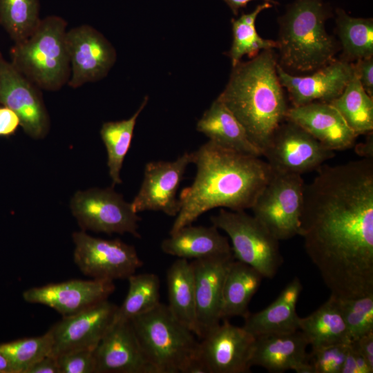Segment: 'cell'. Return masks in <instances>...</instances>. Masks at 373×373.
<instances>
[{
	"label": "cell",
	"instance_id": "obj_20",
	"mask_svg": "<svg viewBox=\"0 0 373 373\" xmlns=\"http://www.w3.org/2000/svg\"><path fill=\"white\" fill-rule=\"evenodd\" d=\"M96 373H155L130 321L113 324L95 349Z\"/></svg>",
	"mask_w": 373,
	"mask_h": 373
},
{
	"label": "cell",
	"instance_id": "obj_1",
	"mask_svg": "<svg viewBox=\"0 0 373 373\" xmlns=\"http://www.w3.org/2000/svg\"><path fill=\"white\" fill-rule=\"evenodd\" d=\"M298 235L324 279L344 282L373 269V159L322 165L305 184Z\"/></svg>",
	"mask_w": 373,
	"mask_h": 373
},
{
	"label": "cell",
	"instance_id": "obj_6",
	"mask_svg": "<svg viewBox=\"0 0 373 373\" xmlns=\"http://www.w3.org/2000/svg\"><path fill=\"white\" fill-rule=\"evenodd\" d=\"M155 373H186L198 358L196 335L178 321L167 305L157 304L130 320Z\"/></svg>",
	"mask_w": 373,
	"mask_h": 373
},
{
	"label": "cell",
	"instance_id": "obj_29",
	"mask_svg": "<svg viewBox=\"0 0 373 373\" xmlns=\"http://www.w3.org/2000/svg\"><path fill=\"white\" fill-rule=\"evenodd\" d=\"M335 14L343 50L341 59L353 63L373 57V19L351 17L341 8L335 9Z\"/></svg>",
	"mask_w": 373,
	"mask_h": 373
},
{
	"label": "cell",
	"instance_id": "obj_36",
	"mask_svg": "<svg viewBox=\"0 0 373 373\" xmlns=\"http://www.w3.org/2000/svg\"><path fill=\"white\" fill-rule=\"evenodd\" d=\"M339 300L351 341L373 332V294Z\"/></svg>",
	"mask_w": 373,
	"mask_h": 373
},
{
	"label": "cell",
	"instance_id": "obj_43",
	"mask_svg": "<svg viewBox=\"0 0 373 373\" xmlns=\"http://www.w3.org/2000/svg\"><path fill=\"white\" fill-rule=\"evenodd\" d=\"M26 373H59L57 358L48 355L33 364Z\"/></svg>",
	"mask_w": 373,
	"mask_h": 373
},
{
	"label": "cell",
	"instance_id": "obj_33",
	"mask_svg": "<svg viewBox=\"0 0 373 373\" xmlns=\"http://www.w3.org/2000/svg\"><path fill=\"white\" fill-rule=\"evenodd\" d=\"M127 279L128 292L122 305L117 307L113 324L130 321L160 303V282L157 275L134 274Z\"/></svg>",
	"mask_w": 373,
	"mask_h": 373
},
{
	"label": "cell",
	"instance_id": "obj_46",
	"mask_svg": "<svg viewBox=\"0 0 373 373\" xmlns=\"http://www.w3.org/2000/svg\"><path fill=\"white\" fill-rule=\"evenodd\" d=\"M0 373H15L9 360L0 352Z\"/></svg>",
	"mask_w": 373,
	"mask_h": 373
},
{
	"label": "cell",
	"instance_id": "obj_3",
	"mask_svg": "<svg viewBox=\"0 0 373 373\" xmlns=\"http://www.w3.org/2000/svg\"><path fill=\"white\" fill-rule=\"evenodd\" d=\"M274 49L232 67L218 99L242 125L251 142L262 153L288 110Z\"/></svg>",
	"mask_w": 373,
	"mask_h": 373
},
{
	"label": "cell",
	"instance_id": "obj_35",
	"mask_svg": "<svg viewBox=\"0 0 373 373\" xmlns=\"http://www.w3.org/2000/svg\"><path fill=\"white\" fill-rule=\"evenodd\" d=\"M52 339L48 330L44 334L0 344V352L9 360L15 373H26L36 362L50 355Z\"/></svg>",
	"mask_w": 373,
	"mask_h": 373
},
{
	"label": "cell",
	"instance_id": "obj_41",
	"mask_svg": "<svg viewBox=\"0 0 373 373\" xmlns=\"http://www.w3.org/2000/svg\"><path fill=\"white\" fill-rule=\"evenodd\" d=\"M21 126L18 115L6 106H0V137H8L15 133Z\"/></svg>",
	"mask_w": 373,
	"mask_h": 373
},
{
	"label": "cell",
	"instance_id": "obj_38",
	"mask_svg": "<svg viewBox=\"0 0 373 373\" xmlns=\"http://www.w3.org/2000/svg\"><path fill=\"white\" fill-rule=\"evenodd\" d=\"M59 373H96L95 350H76L57 357Z\"/></svg>",
	"mask_w": 373,
	"mask_h": 373
},
{
	"label": "cell",
	"instance_id": "obj_5",
	"mask_svg": "<svg viewBox=\"0 0 373 373\" xmlns=\"http://www.w3.org/2000/svg\"><path fill=\"white\" fill-rule=\"evenodd\" d=\"M66 21L57 15L41 19L32 34L10 50L11 64L41 90L56 91L69 81L70 64Z\"/></svg>",
	"mask_w": 373,
	"mask_h": 373
},
{
	"label": "cell",
	"instance_id": "obj_11",
	"mask_svg": "<svg viewBox=\"0 0 373 373\" xmlns=\"http://www.w3.org/2000/svg\"><path fill=\"white\" fill-rule=\"evenodd\" d=\"M73 240L74 262L92 279L128 278L143 265L135 248L119 239L95 238L83 230L74 232Z\"/></svg>",
	"mask_w": 373,
	"mask_h": 373
},
{
	"label": "cell",
	"instance_id": "obj_17",
	"mask_svg": "<svg viewBox=\"0 0 373 373\" xmlns=\"http://www.w3.org/2000/svg\"><path fill=\"white\" fill-rule=\"evenodd\" d=\"M277 73L292 106L312 102H331L343 91L354 74L352 63L334 59L307 76L292 75L278 64Z\"/></svg>",
	"mask_w": 373,
	"mask_h": 373
},
{
	"label": "cell",
	"instance_id": "obj_18",
	"mask_svg": "<svg viewBox=\"0 0 373 373\" xmlns=\"http://www.w3.org/2000/svg\"><path fill=\"white\" fill-rule=\"evenodd\" d=\"M114 290L111 280L74 279L30 288L23 293V298L29 303L46 305L68 316L108 299Z\"/></svg>",
	"mask_w": 373,
	"mask_h": 373
},
{
	"label": "cell",
	"instance_id": "obj_24",
	"mask_svg": "<svg viewBox=\"0 0 373 373\" xmlns=\"http://www.w3.org/2000/svg\"><path fill=\"white\" fill-rule=\"evenodd\" d=\"M169 235L162 242L161 249L178 258L198 260L233 254L227 238L213 225L189 224Z\"/></svg>",
	"mask_w": 373,
	"mask_h": 373
},
{
	"label": "cell",
	"instance_id": "obj_30",
	"mask_svg": "<svg viewBox=\"0 0 373 373\" xmlns=\"http://www.w3.org/2000/svg\"><path fill=\"white\" fill-rule=\"evenodd\" d=\"M329 103L358 136L372 133L373 97L365 91L354 72L343 93Z\"/></svg>",
	"mask_w": 373,
	"mask_h": 373
},
{
	"label": "cell",
	"instance_id": "obj_21",
	"mask_svg": "<svg viewBox=\"0 0 373 373\" xmlns=\"http://www.w3.org/2000/svg\"><path fill=\"white\" fill-rule=\"evenodd\" d=\"M286 119L298 125L333 151L351 148L358 137L337 109L328 102H312L289 108Z\"/></svg>",
	"mask_w": 373,
	"mask_h": 373
},
{
	"label": "cell",
	"instance_id": "obj_15",
	"mask_svg": "<svg viewBox=\"0 0 373 373\" xmlns=\"http://www.w3.org/2000/svg\"><path fill=\"white\" fill-rule=\"evenodd\" d=\"M198 358L207 373H247L255 336L224 319L202 338Z\"/></svg>",
	"mask_w": 373,
	"mask_h": 373
},
{
	"label": "cell",
	"instance_id": "obj_44",
	"mask_svg": "<svg viewBox=\"0 0 373 373\" xmlns=\"http://www.w3.org/2000/svg\"><path fill=\"white\" fill-rule=\"evenodd\" d=\"M229 8L231 9L234 15H238L239 11L241 8H244L247 6V3L254 0H223ZM264 2H269L273 6L278 5L279 3L275 0H262Z\"/></svg>",
	"mask_w": 373,
	"mask_h": 373
},
{
	"label": "cell",
	"instance_id": "obj_39",
	"mask_svg": "<svg viewBox=\"0 0 373 373\" xmlns=\"http://www.w3.org/2000/svg\"><path fill=\"white\" fill-rule=\"evenodd\" d=\"M371 367L357 349L354 343H349L341 373H372Z\"/></svg>",
	"mask_w": 373,
	"mask_h": 373
},
{
	"label": "cell",
	"instance_id": "obj_45",
	"mask_svg": "<svg viewBox=\"0 0 373 373\" xmlns=\"http://www.w3.org/2000/svg\"><path fill=\"white\" fill-rule=\"evenodd\" d=\"M365 143L358 144L356 147L357 154L364 157L365 158L373 159V137L372 133L367 134Z\"/></svg>",
	"mask_w": 373,
	"mask_h": 373
},
{
	"label": "cell",
	"instance_id": "obj_8",
	"mask_svg": "<svg viewBox=\"0 0 373 373\" xmlns=\"http://www.w3.org/2000/svg\"><path fill=\"white\" fill-rule=\"evenodd\" d=\"M304 186L301 175L273 172L251 208L279 241L298 235Z\"/></svg>",
	"mask_w": 373,
	"mask_h": 373
},
{
	"label": "cell",
	"instance_id": "obj_4",
	"mask_svg": "<svg viewBox=\"0 0 373 373\" xmlns=\"http://www.w3.org/2000/svg\"><path fill=\"white\" fill-rule=\"evenodd\" d=\"M334 16L324 0H294L278 19L280 66L289 70L314 72L335 59L337 45L325 29Z\"/></svg>",
	"mask_w": 373,
	"mask_h": 373
},
{
	"label": "cell",
	"instance_id": "obj_16",
	"mask_svg": "<svg viewBox=\"0 0 373 373\" xmlns=\"http://www.w3.org/2000/svg\"><path fill=\"white\" fill-rule=\"evenodd\" d=\"M108 299L75 314L63 316L49 329L55 357L76 350H95L113 324L117 309Z\"/></svg>",
	"mask_w": 373,
	"mask_h": 373
},
{
	"label": "cell",
	"instance_id": "obj_10",
	"mask_svg": "<svg viewBox=\"0 0 373 373\" xmlns=\"http://www.w3.org/2000/svg\"><path fill=\"white\" fill-rule=\"evenodd\" d=\"M335 151L325 147L295 123L285 120L262 150L274 173H303L318 170Z\"/></svg>",
	"mask_w": 373,
	"mask_h": 373
},
{
	"label": "cell",
	"instance_id": "obj_19",
	"mask_svg": "<svg viewBox=\"0 0 373 373\" xmlns=\"http://www.w3.org/2000/svg\"><path fill=\"white\" fill-rule=\"evenodd\" d=\"M233 254L193 260L198 337L202 338L221 318L222 289Z\"/></svg>",
	"mask_w": 373,
	"mask_h": 373
},
{
	"label": "cell",
	"instance_id": "obj_14",
	"mask_svg": "<svg viewBox=\"0 0 373 373\" xmlns=\"http://www.w3.org/2000/svg\"><path fill=\"white\" fill-rule=\"evenodd\" d=\"M191 163L192 155L189 152L184 153L174 161L146 163L140 189L131 203L133 210L137 213L155 211L176 216L180 210L177 192Z\"/></svg>",
	"mask_w": 373,
	"mask_h": 373
},
{
	"label": "cell",
	"instance_id": "obj_9",
	"mask_svg": "<svg viewBox=\"0 0 373 373\" xmlns=\"http://www.w3.org/2000/svg\"><path fill=\"white\" fill-rule=\"evenodd\" d=\"M70 208L83 230L107 234L128 233L140 238L141 218L122 195L112 188L90 189L77 192Z\"/></svg>",
	"mask_w": 373,
	"mask_h": 373
},
{
	"label": "cell",
	"instance_id": "obj_37",
	"mask_svg": "<svg viewBox=\"0 0 373 373\" xmlns=\"http://www.w3.org/2000/svg\"><path fill=\"white\" fill-rule=\"evenodd\" d=\"M350 342L312 347L307 362L312 373H341Z\"/></svg>",
	"mask_w": 373,
	"mask_h": 373
},
{
	"label": "cell",
	"instance_id": "obj_26",
	"mask_svg": "<svg viewBox=\"0 0 373 373\" xmlns=\"http://www.w3.org/2000/svg\"><path fill=\"white\" fill-rule=\"evenodd\" d=\"M262 278L252 267L233 259L224 281L221 318H245L249 313V304L259 289Z\"/></svg>",
	"mask_w": 373,
	"mask_h": 373
},
{
	"label": "cell",
	"instance_id": "obj_25",
	"mask_svg": "<svg viewBox=\"0 0 373 373\" xmlns=\"http://www.w3.org/2000/svg\"><path fill=\"white\" fill-rule=\"evenodd\" d=\"M196 129L221 147L247 155L262 156L261 150L251 142L240 122L218 98L198 120Z\"/></svg>",
	"mask_w": 373,
	"mask_h": 373
},
{
	"label": "cell",
	"instance_id": "obj_34",
	"mask_svg": "<svg viewBox=\"0 0 373 373\" xmlns=\"http://www.w3.org/2000/svg\"><path fill=\"white\" fill-rule=\"evenodd\" d=\"M39 10V0H0V26L15 44L19 43L38 26Z\"/></svg>",
	"mask_w": 373,
	"mask_h": 373
},
{
	"label": "cell",
	"instance_id": "obj_23",
	"mask_svg": "<svg viewBox=\"0 0 373 373\" xmlns=\"http://www.w3.org/2000/svg\"><path fill=\"white\" fill-rule=\"evenodd\" d=\"M302 289L300 279L295 277L266 308L256 313H249L244 318L242 327L254 336L298 330L300 317L296 308Z\"/></svg>",
	"mask_w": 373,
	"mask_h": 373
},
{
	"label": "cell",
	"instance_id": "obj_31",
	"mask_svg": "<svg viewBox=\"0 0 373 373\" xmlns=\"http://www.w3.org/2000/svg\"><path fill=\"white\" fill-rule=\"evenodd\" d=\"M272 7L271 3L263 2L251 12L244 13L238 18L231 19L233 41L227 55L231 59L232 67L241 61L244 55L252 59L262 50L277 48L276 41L262 38L256 28L258 15Z\"/></svg>",
	"mask_w": 373,
	"mask_h": 373
},
{
	"label": "cell",
	"instance_id": "obj_13",
	"mask_svg": "<svg viewBox=\"0 0 373 373\" xmlns=\"http://www.w3.org/2000/svg\"><path fill=\"white\" fill-rule=\"evenodd\" d=\"M41 90L0 56V104L18 115L24 132L35 139L44 137L50 128Z\"/></svg>",
	"mask_w": 373,
	"mask_h": 373
},
{
	"label": "cell",
	"instance_id": "obj_40",
	"mask_svg": "<svg viewBox=\"0 0 373 373\" xmlns=\"http://www.w3.org/2000/svg\"><path fill=\"white\" fill-rule=\"evenodd\" d=\"M352 66L362 87L373 97V57L358 59Z\"/></svg>",
	"mask_w": 373,
	"mask_h": 373
},
{
	"label": "cell",
	"instance_id": "obj_27",
	"mask_svg": "<svg viewBox=\"0 0 373 373\" xmlns=\"http://www.w3.org/2000/svg\"><path fill=\"white\" fill-rule=\"evenodd\" d=\"M299 330L312 347L351 341L340 300L331 295L313 313L300 318Z\"/></svg>",
	"mask_w": 373,
	"mask_h": 373
},
{
	"label": "cell",
	"instance_id": "obj_28",
	"mask_svg": "<svg viewBox=\"0 0 373 373\" xmlns=\"http://www.w3.org/2000/svg\"><path fill=\"white\" fill-rule=\"evenodd\" d=\"M169 310L198 336L193 270L191 262L176 260L166 273Z\"/></svg>",
	"mask_w": 373,
	"mask_h": 373
},
{
	"label": "cell",
	"instance_id": "obj_12",
	"mask_svg": "<svg viewBox=\"0 0 373 373\" xmlns=\"http://www.w3.org/2000/svg\"><path fill=\"white\" fill-rule=\"evenodd\" d=\"M66 44L70 64L68 85L73 88L103 79L115 63V48L100 32L89 25L67 30Z\"/></svg>",
	"mask_w": 373,
	"mask_h": 373
},
{
	"label": "cell",
	"instance_id": "obj_42",
	"mask_svg": "<svg viewBox=\"0 0 373 373\" xmlns=\"http://www.w3.org/2000/svg\"><path fill=\"white\" fill-rule=\"evenodd\" d=\"M368 365L373 368V332L352 340Z\"/></svg>",
	"mask_w": 373,
	"mask_h": 373
},
{
	"label": "cell",
	"instance_id": "obj_2",
	"mask_svg": "<svg viewBox=\"0 0 373 373\" xmlns=\"http://www.w3.org/2000/svg\"><path fill=\"white\" fill-rule=\"evenodd\" d=\"M191 155L195 177L180 195V210L169 233L191 224L215 208L251 209L273 175L260 157L227 149L209 140Z\"/></svg>",
	"mask_w": 373,
	"mask_h": 373
},
{
	"label": "cell",
	"instance_id": "obj_22",
	"mask_svg": "<svg viewBox=\"0 0 373 373\" xmlns=\"http://www.w3.org/2000/svg\"><path fill=\"white\" fill-rule=\"evenodd\" d=\"M308 341L299 329L287 334H270L255 336L250 366H260L269 372L294 370L312 373L307 362Z\"/></svg>",
	"mask_w": 373,
	"mask_h": 373
},
{
	"label": "cell",
	"instance_id": "obj_47",
	"mask_svg": "<svg viewBox=\"0 0 373 373\" xmlns=\"http://www.w3.org/2000/svg\"><path fill=\"white\" fill-rule=\"evenodd\" d=\"M1 55H1V52H0V56H1Z\"/></svg>",
	"mask_w": 373,
	"mask_h": 373
},
{
	"label": "cell",
	"instance_id": "obj_32",
	"mask_svg": "<svg viewBox=\"0 0 373 373\" xmlns=\"http://www.w3.org/2000/svg\"><path fill=\"white\" fill-rule=\"evenodd\" d=\"M148 101L149 97H145L137 111L130 118L102 124L100 135L106 149L107 165L113 185L122 183L120 171L123 162L131 146L137 119Z\"/></svg>",
	"mask_w": 373,
	"mask_h": 373
},
{
	"label": "cell",
	"instance_id": "obj_7",
	"mask_svg": "<svg viewBox=\"0 0 373 373\" xmlns=\"http://www.w3.org/2000/svg\"><path fill=\"white\" fill-rule=\"evenodd\" d=\"M211 221L229 237L234 259L252 267L263 278L275 276L283 262L279 240L254 216L220 209Z\"/></svg>",
	"mask_w": 373,
	"mask_h": 373
}]
</instances>
